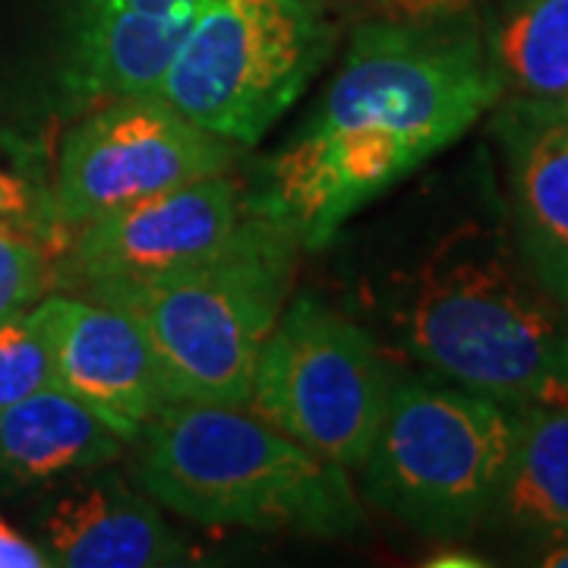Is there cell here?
<instances>
[{"mask_svg": "<svg viewBox=\"0 0 568 568\" xmlns=\"http://www.w3.org/2000/svg\"><path fill=\"white\" fill-rule=\"evenodd\" d=\"M540 566L547 568H568V540L556 544V547H547L540 552Z\"/></svg>", "mask_w": 568, "mask_h": 568, "instance_id": "7402d4cb", "label": "cell"}, {"mask_svg": "<svg viewBox=\"0 0 568 568\" xmlns=\"http://www.w3.org/2000/svg\"><path fill=\"white\" fill-rule=\"evenodd\" d=\"M54 386L85 405L123 443L171 405L162 366L142 328L123 310L92 297H41Z\"/></svg>", "mask_w": 568, "mask_h": 568, "instance_id": "30bf717a", "label": "cell"}, {"mask_svg": "<svg viewBox=\"0 0 568 568\" xmlns=\"http://www.w3.org/2000/svg\"><path fill=\"white\" fill-rule=\"evenodd\" d=\"M196 13L159 17L111 0H80L63 85L77 102H114L159 92Z\"/></svg>", "mask_w": 568, "mask_h": 568, "instance_id": "4fadbf2b", "label": "cell"}, {"mask_svg": "<svg viewBox=\"0 0 568 568\" xmlns=\"http://www.w3.org/2000/svg\"><path fill=\"white\" fill-rule=\"evenodd\" d=\"M332 51L306 0H203L155 95L212 136L253 145Z\"/></svg>", "mask_w": 568, "mask_h": 568, "instance_id": "8992f818", "label": "cell"}, {"mask_svg": "<svg viewBox=\"0 0 568 568\" xmlns=\"http://www.w3.org/2000/svg\"><path fill=\"white\" fill-rule=\"evenodd\" d=\"M51 250L0 231V323L36 306L51 287Z\"/></svg>", "mask_w": 568, "mask_h": 568, "instance_id": "d6986e66", "label": "cell"}, {"mask_svg": "<svg viewBox=\"0 0 568 568\" xmlns=\"http://www.w3.org/2000/svg\"><path fill=\"white\" fill-rule=\"evenodd\" d=\"M392 376L376 342L313 294L284 304L253 373V410L345 470H361Z\"/></svg>", "mask_w": 568, "mask_h": 568, "instance_id": "52a82bcc", "label": "cell"}, {"mask_svg": "<svg viewBox=\"0 0 568 568\" xmlns=\"http://www.w3.org/2000/svg\"><path fill=\"white\" fill-rule=\"evenodd\" d=\"M489 54L518 99L568 114V0H518Z\"/></svg>", "mask_w": 568, "mask_h": 568, "instance_id": "2e32d148", "label": "cell"}, {"mask_svg": "<svg viewBox=\"0 0 568 568\" xmlns=\"http://www.w3.org/2000/svg\"><path fill=\"white\" fill-rule=\"evenodd\" d=\"M250 219L253 203L224 171L80 224L70 241V265L85 291L155 282L219 256Z\"/></svg>", "mask_w": 568, "mask_h": 568, "instance_id": "9c48e42d", "label": "cell"}, {"mask_svg": "<svg viewBox=\"0 0 568 568\" xmlns=\"http://www.w3.org/2000/svg\"><path fill=\"white\" fill-rule=\"evenodd\" d=\"M126 446L63 388H41L0 407V474L17 484H44L108 467Z\"/></svg>", "mask_w": 568, "mask_h": 568, "instance_id": "9a60e30c", "label": "cell"}, {"mask_svg": "<svg viewBox=\"0 0 568 568\" xmlns=\"http://www.w3.org/2000/svg\"><path fill=\"white\" fill-rule=\"evenodd\" d=\"M231 162L234 142L212 136L162 95H126L95 108L67 136L51 196L77 231L104 212L224 174Z\"/></svg>", "mask_w": 568, "mask_h": 568, "instance_id": "ba28073f", "label": "cell"}, {"mask_svg": "<svg viewBox=\"0 0 568 568\" xmlns=\"http://www.w3.org/2000/svg\"><path fill=\"white\" fill-rule=\"evenodd\" d=\"M126 10L140 13H159V17H181V13H196L203 0H111Z\"/></svg>", "mask_w": 568, "mask_h": 568, "instance_id": "44dd1931", "label": "cell"}, {"mask_svg": "<svg viewBox=\"0 0 568 568\" xmlns=\"http://www.w3.org/2000/svg\"><path fill=\"white\" fill-rule=\"evenodd\" d=\"M39 544L61 568L186 566L190 547L114 470H82L44 506Z\"/></svg>", "mask_w": 568, "mask_h": 568, "instance_id": "8fae6325", "label": "cell"}, {"mask_svg": "<svg viewBox=\"0 0 568 568\" xmlns=\"http://www.w3.org/2000/svg\"><path fill=\"white\" fill-rule=\"evenodd\" d=\"M566 313H568V301H566Z\"/></svg>", "mask_w": 568, "mask_h": 568, "instance_id": "cb8c5ba5", "label": "cell"}, {"mask_svg": "<svg viewBox=\"0 0 568 568\" xmlns=\"http://www.w3.org/2000/svg\"><path fill=\"white\" fill-rule=\"evenodd\" d=\"M136 443L140 487L196 525L294 530L323 540L364 530L345 467L244 405L171 402Z\"/></svg>", "mask_w": 568, "mask_h": 568, "instance_id": "3957f363", "label": "cell"}, {"mask_svg": "<svg viewBox=\"0 0 568 568\" xmlns=\"http://www.w3.org/2000/svg\"><path fill=\"white\" fill-rule=\"evenodd\" d=\"M398 3H439V0H398Z\"/></svg>", "mask_w": 568, "mask_h": 568, "instance_id": "603a6c76", "label": "cell"}, {"mask_svg": "<svg viewBox=\"0 0 568 568\" xmlns=\"http://www.w3.org/2000/svg\"><path fill=\"white\" fill-rule=\"evenodd\" d=\"M515 244L562 306L568 301V114L511 102L499 114Z\"/></svg>", "mask_w": 568, "mask_h": 568, "instance_id": "7c38bea8", "label": "cell"}, {"mask_svg": "<svg viewBox=\"0 0 568 568\" xmlns=\"http://www.w3.org/2000/svg\"><path fill=\"white\" fill-rule=\"evenodd\" d=\"M297 250L284 227L253 209L244 234L219 256L155 282L95 287L89 297L140 325L171 402L246 405L265 338L291 294Z\"/></svg>", "mask_w": 568, "mask_h": 568, "instance_id": "277c9868", "label": "cell"}, {"mask_svg": "<svg viewBox=\"0 0 568 568\" xmlns=\"http://www.w3.org/2000/svg\"><path fill=\"white\" fill-rule=\"evenodd\" d=\"M515 410L458 386L395 383L366 452L364 496L410 530L462 540L506 480Z\"/></svg>", "mask_w": 568, "mask_h": 568, "instance_id": "5b68a950", "label": "cell"}, {"mask_svg": "<svg viewBox=\"0 0 568 568\" xmlns=\"http://www.w3.org/2000/svg\"><path fill=\"white\" fill-rule=\"evenodd\" d=\"M48 552L41 544L22 537L10 521L0 518V568H48Z\"/></svg>", "mask_w": 568, "mask_h": 568, "instance_id": "ffe728a7", "label": "cell"}, {"mask_svg": "<svg viewBox=\"0 0 568 568\" xmlns=\"http://www.w3.org/2000/svg\"><path fill=\"white\" fill-rule=\"evenodd\" d=\"M0 231L20 234L36 244L61 253L73 241V231L63 224L54 196L39 183L26 181L13 171L0 168Z\"/></svg>", "mask_w": 568, "mask_h": 568, "instance_id": "ac0fdd59", "label": "cell"}, {"mask_svg": "<svg viewBox=\"0 0 568 568\" xmlns=\"http://www.w3.org/2000/svg\"><path fill=\"white\" fill-rule=\"evenodd\" d=\"M503 95V73L474 32L364 26L323 104L272 159L250 203L294 244L320 250L354 212L465 136Z\"/></svg>", "mask_w": 568, "mask_h": 568, "instance_id": "6da1fadb", "label": "cell"}, {"mask_svg": "<svg viewBox=\"0 0 568 568\" xmlns=\"http://www.w3.org/2000/svg\"><path fill=\"white\" fill-rule=\"evenodd\" d=\"M392 325L452 386L511 410L568 402L566 306L496 224H462L410 265Z\"/></svg>", "mask_w": 568, "mask_h": 568, "instance_id": "7a4b0ae2", "label": "cell"}, {"mask_svg": "<svg viewBox=\"0 0 568 568\" xmlns=\"http://www.w3.org/2000/svg\"><path fill=\"white\" fill-rule=\"evenodd\" d=\"M489 518L540 552L568 540V402L515 410V446Z\"/></svg>", "mask_w": 568, "mask_h": 568, "instance_id": "5bb4252c", "label": "cell"}, {"mask_svg": "<svg viewBox=\"0 0 568 568\" xmlns=\"http://www.w3.org/2000/svg\"><path fill=\"white\" fill-rule=\"evenodd\" d=\"M54 386V357L41 304L0 323V407Z\"/></svg>", "mask_w": 568, "mask_h": 568, "instance_id": "e0dca14e", "label": "cell"}]
</instances>
